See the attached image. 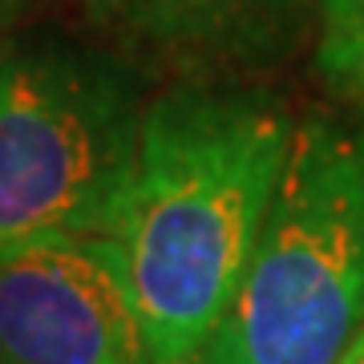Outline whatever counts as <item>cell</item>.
Returning <instances> with one entry per match:
<instances>
[{"instance_id":"cell-8","label":"cell","mask_w":364,"mask_h":364,"mask_svg":"<svg viewBox=\"0 0 364 364\" xmlns=\"http://www.w3.org/2000/svg\"><path fill=\"white\" fill-rule=\"evenodd\" d=\"M340 364H364V336H356L352 340V348L340 356Z\"/></svg>"},{"instance_id":"cell-7","label":"cell","mask_w":364,"mask_h":364,"mask_svg":"<svg viewBox=\"0 0 364 364\" xmlns=\"http://www.w3.org/2000/svg\"><path fill=\"white\" fill-rule=\"evenodd\" d=\"M33 4H37V0H0V28H9V25H16V21H25Z\"/></svg>"},{"instance_id":"cell-2","label":"cell","mask_w":364,"mask_h":364,"mask_svg":"<svg viewBox=\"0 0 364 364\" xmlns=\"http://www.w3.org/2000/svg\"><path fill=\"white\" fill-rule=\"evenodd\" d=\"M360 328L364 117H308L243 284L195 364H340Z\"/></svg>"},{"instance_id":"cell-9","label":"cell","mask_w":364,"mask_h":364,"mask_svg":"<svg viewBox=\"0 0 364 364\" xmlns=\"http://www.w3.org/2000/svg\"><path fill=\"white\" fill-rule=\"evenodd\" d=\"M360 336H364V328H360Z\"/></svg>"},{"instance_id":"cell-6","label":"cell","mask_w":364,"mask_h":364,"mask_svg":"<svg viewBox=\"0 0 364 364\" xmlns=\"http://www.w3.org/2000/svg\"><path fill=\"white\" fill-rule=\"evenodd\" d=\"M316 69L348 102H364V0H320Z\"/></svg>"},{"instance_id":"cell-5","label":"cell","mask_w":364,"mask_h":364,"mask_svg":"<svg viewBox=\"0 0 364 364\" xmlns=\"http://www.w3.org/2000/svg\"><path fill=\"white\" fill-rule=\"evenodd\" d=\"M90 28L138 73L239 81L291 49L304 0H81Z\"/></svg>"},{"instance_id":"cell-1","label":"cell","mask_w":364,"mask_h":364,"mask_svg":"<svg viewBox=\"0 0 364 364\" xmlns=\"http://www.w3.org/2000/svg\"><path fill=\"white\" fill-rule=\"evenodd\" d=\"M296 122L243 81H174L146 105L122 247L150 364H195L243 284Z\"/></svg>"},{"instance_id":"cell-4","label":"cell","mask_w":364,"mask_h":364,"mask_svg":"<svg viewBox=\"0 0 364 364\" xmlns=\"http://www.w3.org/2000/svg\"><path fill=\"white\" fill-rule=\"evenodd\" d=\"M0 360L150 364L130 272L109 235L0 243Z\"/></svg>"},{"instance_id":"cell-3","label":"cell","mask_w":364,"mask_h":364,"mask_svg":"<svg viewBox=\"0 0 364 364\" xmlns=\"http://www.w3.org/2000/svg\"><path fill=\"white\" fill-rule=\"evenodd\" d=\"M142 81L105 45L0 57V243L114 231L150 105Z\"/></svg>"}]
</instances>
